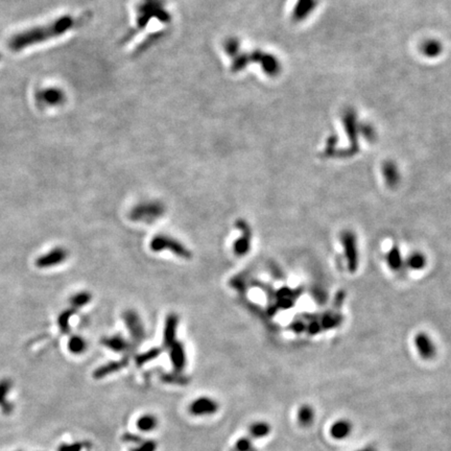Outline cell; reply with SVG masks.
<instances>
[{"mask_svg":"<svg viewBox=\"0 0 451 451\" xmlns=\"http://www.w3.org/2000/svg\"><path fill=\"white\" fill-rule=\"evenodd\" d=\"M77 22V19L73 16H63L39 28L19 33L11 39L10 47L14 51H20L30 46L55 39L74 29Z\"/></svg>","mask_w":451,"mask_h":451,"instance_id":"obj_1","label":"cell"},{"mask_svg":"<svg viewBox=\"0 0 451 451\" xmlns=\"http://www.w3.org/2000/svg\"><path fill=\"white\" fill-rule=\"evenodd\" d=\"M159 21L168 24L170 21L169 11L166 9L165 0H140L136 7L135 26L133 28L130 38H134L148 29L149 22Z\"/></svg>","mask_w":451,"mask_h":451,"instance_id":"obj_2","label":"cell"},{"mask_svg":"<svg viewBox=\"0 0 451 451\" xmlns=\"http://www.w3.org/2000/svg\"><path fill=\"white\" fill-rule=\"evenodd\" d=\"M340 244L345 251V259H346L348 270L351 273H354L358 267V247L354 233L350 231L341 233Z\"/></svg>","mask_w":451,"mask_h":451,"instance_id":"obj_3","label":"cell"},{"mask_svg":"<svg viewBox=\"0 0 451 451\" xmlns=\"http://www.w3.org/2000/svg\"><path fill=\"white\" fill-rule=\"evenodd\" d=\"M151 248L155 252H161L163 250H170V252L183 258H190L191 254L186 249V247L180 244L178 241L174 240L171 237L158 235L152 241Z\"/></svg>","mask_w":451,"mask_h":451,"instance_id":"obj_4","label":"cell"},{"mask_svg":"<svg viewBox=\"0 0 451 451\" xmlns=\"http://www.w3.org/2000/svg\"><path fill=\"white\" fill-rule=\"evenodd\" d=\"M164 212V207L158 202H148L138 205L132 211L131 218L139 222H153L161 217Z\"/></svg>","mask_w":451,"mask_h":451,"instance_id":"obj_5","label":"cell"},{"mask_svg":"<svg viewBox=\"0 0 451 451\" xmlns=\"http://www.w3.org/2000/svg\"><path fill=\"white\" fill-rule=\"evenodd\" d=\"M220 404L213 398L202 396L195 399L188 406V412L195 417H205L214 415L219 412Z\"/></svg>","mask_w":451,"mask_h":451,"instance_id":"obj_6","label":"cell"},{"mask_svg":"<svg viewBox=\"0 0 451 451\" xmlns=\"http://www.w3.org/2000/svg\"><path fill=\"white\" fill-rule=\"evenodd\" d=\"M414 345L418 354L425 360L433 359L437 354V348L432 337L425 332H419L414 338Z\"/></svg>","mask_w":451,"mask_h":451,"instance_id":"obj_7","label":"cell"},{"mask_svg":"<svg viewBox=\"0 0 451 451\" xmlns=\"http://www.w3.org/2000/svg\"><path fill=\"white\" fill-rule=\"evenodd\" d=\"M237 227H238V229H241L243 235L241 238H238V240L235 242L233 250L236 255L244 256L250 251V248H251V243H250L251 237H252L251 230L245 221H238Z\"/></svg>","mask_w":451,"mask_h":451,"instance_id":"obj_8","label":"cell"},{"mask_svg":"<svg viewBox=\"0 0 451 451\" xmlns=\"http://www.w3.org/2000/svg\"><path fill=\"white\" fill-rule=\"evenodd\" d=\"M352 423L346 419L337 420L330 427V436L335 440L347 439L352 433Z\"/></svg>","mask_w":451,"mask_h":451,"instance_id":"obj_9","label":"cell"},{"mask_svg":"<svg viewBox=\"0 0 451 451\" xmlns=\"http://www.w3.org/2000/svg\"><path fill=\"white\" fill-rule=\"evenodd\" d=\"M170 359L177 372L183 371L185 364H186V356H185L184 348L180 342L175 341L170 346Z\"/></svg>","mask_w":451,"mask_h":451,"instance_id":"obj_10","label":"cell"},{"mask_svg":"<svg viewBox=\"0 0 451 451\" xmlns=\"http://www.w3.org/2000/svg\"><path fill=\"white\" fill-rule=\"evenodd\" d=\"M38 99L40 101H42V103L47 104V105H58L64 101L65 95L59 89L50 88V89H46V90L42 91L40 93Z\"/></svg>","mask_w":451,"mask_h":451,"instance_id":"obj_11","label":"cell"},{"mask_svg":"<svg viewBox=\"0 0 451 451\" xmlns=\"http://www.w3.org/2000/svg\"><path fill=\"white\" fill-rule=\"evenodd\" d=\"M315 413L311 405L309 404H303L299 407L297 412V421L299 425L302 427H309L312 425L314 422Z\"/></svg>","mask_w":451,"mask_h":451,"instance_id":"obj_12","label":"cell"},{"mask_svg":"<svg viewBox=\"0 0 451 451\" xmlns=\"http://www.w3.org/2000/svg\"><path fill=\"white\" fill-rule=\"evenodd\" d=\"M272 431L271 424L265 421H256L249 427L250 437L253 439H262L268 437Z\"/></svg>","mask_w":451,"mask_h":451,"instance_id":"obj_13","label":"cell"},{"mask_svg":"<svg viewBox=\"0 0 451 451\" xmlns=\"http://www.w3.org/2000/svg\"><path fill=\"white\" fill-rule=\"evenodd\" d=\"M158 418L153 414H144L136 422L137 428L142 433H149L158 427Z\"/></svg>","mask_w":451,"mask_h":451,"instance_id":"obj_14","label":"cell"},{"mask_svg":"<svg viewBox=\"0 0 451 451\" xmlns=\"http://www.w3.org/2000/svg\"><path fill=\"white\" fill-rule=\"evenodd\" d=\"M125 364H126V361H125V360L109 362V363H107V364H104V366L98 368L97 370H95V372H94L93 375H94V377H95L96 379H100V378L105 377L107 375H110V374H112V373L117 372V371L121 370Z\"/></svg>","mask_w":451,"mask_h":451,"instance_id":"obj_15","label":"cell"},{"mask_svg":"<svg viewBox=\"0 0 451 451\" xmlns=\"http://www.w3.org/2000/svg\"><path fill=\"white\" fill-rule=\"evenodd\" d=\"M177 326H178V316L175 314H170L166 320V325L164 330V340H165V345L168 347H170L175 342Z\"/></svg>","mask_w":451,"mask_h":451,"instance_id":"obj_16","label":"cell"},{"mask_svg":"<svg viewBox=\"0 0 451 451\" xmlns=\"http://www.w3.org/2000/svg\"><path fill=\"white\" fill-rule=\"evenodd\" d=\"M124 321L126 322L127 327L131 330V332L133 333V335H135V337H138V338L142 337L143 328H142L141 323L139 321V317H138V315H136V313L126 312V314L124 315Z\"/></svg>","mask_w":451,"mask_h":451,"instance_id":"obj_17","label":"cell"},{"mask_svg":"<svg viewBox=\"0 0 451 451\" xmlns=\"http://www.w3.org/2000/svg\"><path fill=\"white\" fill-rule=\"evenodd\" d=\"M386 258H388L386 260H388V264L390 265V269L393 271L400 270L403 265L402 255H401L399 249L396 248V247H394L390 250Z\"/></svg>","mask_w":451,"mask_h":451,"instance_id":"obj_18","label":"cell"},{"mask_svg":"<svg viewBox=\"0 0 451 451\" xmlns=\"http://www.w3.org/2000/svg\"><path fill=\"white\" fill-rule=\"evenodd\" d=\"M11 389V382L8 380H4L0 382V406L3 409L5 414H10L13 411V405L6 401V396L8 395Z\"/></svg>","mask_w":451,"mask_h":451,"instance_id":"obj_19","label":"cell"},{"mask_svg":"<svg viewBox=\"0 0 451 451\" xmlns=\"http://www.w3.org/2000/svg\"><path fill=\"white\" fill-rule=\"evenodd\" d=\"M108 348L112 349L114 352H123L127 349V343L121 336H112L105 339L103 342Z\"/></svg>","mask_w":451,"mask_h":451,"instance_id":"obj_20","label":"cell"},{"mask_svg":"<svg viewBox=\"0 0 451 451\" xmlns=\"http://www.w3.org/2000/svg\"><path fill=\"white\" fill-rule=\"evenodd\" d=\"M409 267L414 270V271H420L422 269H424L426 264V259L424 257V255L422 253L416 252L413 253L406 260Z\"/></svg>","mask_w":451,"mask_h":451,"instance_id":"obj_21","label":"cell"},{"mask_svg":"<svg viewBox=\"0 0 451 451\" xmlns=\"http://www.w3.org/2000/svg\"><path fill=\"white\" fill-rule=\"evenodd\" d=\"M254 448L253 440L251 437H242L238 439L235 443L234 450L235 451H250Z\"/></svg>","mask_w":451,"mask_h":451,"instance_id":"obj_22","label":"cell"},{"mask_svg":"<svg viewBox=\"0 0 451 451\" xmlns=\"http://www.w3.org/2000/svg\"><path fill=\"white\" fill-rule=\"evenodd\" d=\"M160 353H161V350H159V349L148 350L147 352L138 355L137 358H136V362H137L138 366H142V364H144V363L155 359L157 356L160 355Z\"/></svg>","mask_w":451,"mask_h":451,"instance_id":"obj_23","label":"cell"},{"mask_svg":"<svg viewBox=\"0 0 451 451\" xmlns=\"http://www.w3.org/2000/svg\"><path fill=\"white\" fill-rule=\"evenodd\" d=\"M158 444L155 440H143L141 443L133 447L130 451H156Z\"/></svg>","mask_w":451,"mask_h":451,"instance_id":"obj_24","label":"cell"},{"mask_svg":"<svg viewBox=\"0 0 451 451\" xmlns=\"http://www.w3.org/2000/svg\"><path fill=\"white\" fill-rule=\"evenodd\" d=\"M85 347H86V345H85L84 340L79 337H73L69 342L70 351L75 354L82 353L85 350Z\"/></svg>","mask_w":451,"mask_h":451,"instance_id":"obj_25","label":"cell"},{"mask_svg":"<svg viewBox=\"0 0 451 451\" xmlns=\"http://www.w3.org/2000/svg\"><path fill=\"white\" fill-rule=\"evenodd\" d=\"M143 440L144 439L141 436L132 434V433H125L122 436V441L125 442V443H130V444H136L137 445V444L141 443Z\"/></svg>","mask_w":451,"mask_h":451,"instance_id":"obj_26","label":"cell"},{"mask_svg":"<svg viewBox=\"0 0 451 451\" xmlns=\"http://www.w3.org/2000/svg\"><path fill=\"white\" fill-rule=\"evenodd\" d=\"M84 447L83 443H73V444H62L58 451H81Z\"/></svg>","mask_w":451,"mask_h":451,"instance_id":"obj_27","label":"cell"},{"mask_svg":"<svg viewBox=\"0 0 451 451\" xmlns=\"http://www.w3.org/2000/svg\"><path fill=\"white\" fill-rule=\"evenodd\" d=\"M355 451H377V449H375L373 446H367V447H363V448L355 450Z\"/></svg>","mask_w":451,"mask_h":451,"instance_id":"obj_28","label":"cell"},{"mask_svg":"<svg viewBox=\"0 0 451 451\" xmlns=\"http://www.w3.org/2000/svg\"><path fill=\"white\" fill-rule=\"evenodd\" d=\"M250 451H258V450H257V449H256V448H255V447H254V448H253V449H252V450H250Z\"/></svg>","mask_w":451,"mask_h":451,"instance_id":"obj_29","label":"cell"}]
</instances>
